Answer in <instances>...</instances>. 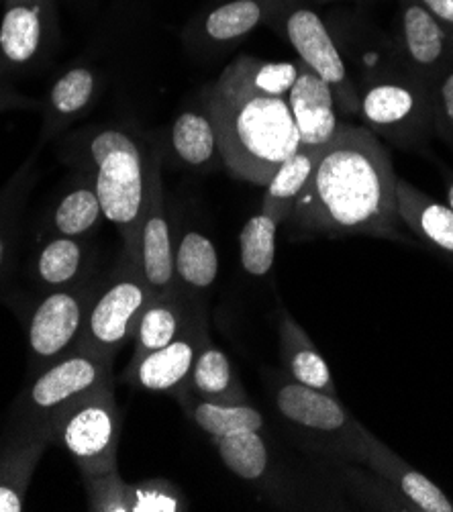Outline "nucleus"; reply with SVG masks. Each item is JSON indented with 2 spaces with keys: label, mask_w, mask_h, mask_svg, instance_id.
I'll return each instance as SVG.
<instances>
[{
  "label": "nucleus",
  "mask_w": 453,
  "mask_h": 512,
  "mask_svg": "<svg viewBox=\"0 0 453 512\" xmlns=\"http://www.w3.org/2000/svg\"><path fill=\"white\" fill-rule=\"evenodd\" d=\"M396 180L390 153L378 135L368 127L341 123L335 139L323 147L290 217L307 233L402 239Z\"/></svg>",
  "instance_id": "1"
},
{
  "label": "nucleus",
  "mask_w": 453,
  "mask_h": 512,
  "mask_svg": "<svg viewBox=\"0 0 453 512\" xmlns=\"http://www.w3.org/2000/svg\"><path fill=\"white\" fill-rule=\"evenodd\" d=\"M203 105L219 135L223 166L237 180L266 186L300 147L286 98L251 94L219 78Z\"/></svg>",
  "instance_id": "2"
},
{
  "label": "nucleus",
  "mask_w": 453,
  "mask_h": 512,
  "mask_svg": "<svg viewBox=\"0 0 453 512\" xmlns=\"http://www.w3.org/2000/svg\"><path fill=\"white\" fill-rule=\"evenodd\" d=\"M62 158L90 176L105 219L119 229L123 249L133 255L147 204L145 145L123 125H98L70 135Z\"/></svg>",
  "instance_id": "3"
},
{
  "label": "nucleus",
  "mask_w": 453,
  "mask_h": 512,
  "mask_svg": "<svg viewBox=\"0 0 453 512\" xmlns=\"http://www.w3.org/2000/svg\"><path fill=\"white\" fill-rule=\"evenodd\" d=\"M358 115L364 127L398 147L423 145L435 133L433 84L400 62L370 70L358 84Z\"/></svg>",
  "instance_id": "4"
},
{
  "label": "nucleus",
  "mask_w": 453,
  "mask_h": 512,
  "mask_svg": "<svg viewBox=\"0 0 453 512\" xmlns=\"http://www.w3.org/2000/svg\"><path fill=\"white\" fill-rule=\"evenodd\" d=\"M151 298L154 294L139 264L123 249L113 272L96 284L78 347L113 362L119 349L133 339L137 323Z\"/></svg>",
  "instance_id": "5"
},
{
  "label": "nucleus",
  "mask_w": 453,
  "mask_h": 512,
  "mask_svg": "<svg viewBox=\"0 0 453 512\" xmlns=\"http://www.w3.org/2000/svg\"><path fill=\"white\" fill-rule=\"evenodd\" d=\"M54 443L78 466L80 474L117 470L121 437V411L115 400V384H105L68 404L49 421Z\"/></svg>",
  "instance_id": "6"
},
{
  "label": "nucleus",
  "mask_w": 453,
  "mask_h": 512,
  "mask_svg": "<svg viewBox=\"0 0 453 512\" xmlns=\"http://www.w3.org/2000/svg\"><path fill=\"white\" fill-rule=\"evenodd\" d=\"M115 384L113 362L107 357L76 347L54 364L33 374L15 402L13 415L49 427V421L84 394Z\"/></svg>",
  "instance_id": "7"
},
{
  "label": "nucleus",
  "mask_w": 453,
  "mask_h": 512,
  "mask_svg": "<svg viewBox=\"0 0 453 512\" xmlns=\"http://www.w3.org/2000/svg\"><path fill=\"white\" fill-rule=\"evenodd\" d=\"M268 25L296 51L300 64L311 68L333 88L341 109L358 115V84L351 82L333 33L309 0H286Z\"/></svg>",
  "instance_id": "8"
},
{
  "label": "nucleus",
  "mask_w": 453,
  "mask_h": 512,
  "mask_svg": "<svg viewBox=\"0 0 453 512\" xmlns=\"http://www.w3.org/2000/svg\"><path fill=\"white\" fill-rule=\"evenodd\" d=\"M272 398L282 419L317 439H329L333 449L362 462L370 431L349 415L339 396L298 384L288 374L272 378Z\"/></svg>",
  "instance_id": "9"
},
{
  "label": "nucleus",
  "mask_w": 453,
  "mask_h": 512,
  "mask_svg": "<svg viewBox=\"0 0 453 512\" xmlns=\"http://www.w3.org/2000/svg\"><path fill=\"white\" fill-rule=\"evenodd\" d=\"M98 280H84L70 288L49 290L33 306L27 321L29 370L41 372L80 343L86 313Z\"/></svg>",
  "instance_id": "10"
},
{
  "label": "nucleus",
  "mask_w": 453,
  "mask_h": 512,
  "mask_svg": "<svg viewBox=\"0 0 453 512\" xmlns=\"http://www.w3.org/2000/svg\"><path fill=\"white\" fill-rule=\"evenodd\" d=\"M54 37V0H7L0 21V78L35 70Z\"/></svg>",
  "instance_id": "11"
},
{
  "label": "nucleus",
  "mask_w": 453,
  "mask_h": 512,
  "mask_svg": "<svg viewBox=\"0 0 453 512\" xmlns=\"http://www.w3.org/2000/svg\"><path fill=\"white\" fill-rule=\"evenodd\" d=\"M133 258L139 264L154 298L172 294L180 288L174 270V241L164 200L162 168L158 153L154 151H149L147 158V204Z\"/></svg>",
  "instance_id": "12"
},
{
  "label": "nucleus",
  "mask_w": 453,
  "mask_h": 512,
  "mask_svg": "<svg viewBox=\"0 0 453 512\" xmlns=\"http://www.w3.org/2000/svg\"><path fill=\"white\" fill-rule=\"evenodd\" d=\"M211 341L205 311L200 309L188 329L170 345L131 357V364L123 372V382L145 392L180 394L186 390L192 368L200 349Z\"/></svg>",
  "instance_id": "13"
},
{
  "label": "nucleus",
  "mask_w": 453,
  "mask_h": 512,
  "mask_svg": "<svg viewBox=\"0 0 453 512\" xmlns=\"http://www.w3.org/2000/svg\"><path fill=\"white\" fill-rule=\"evenodd\" d=\"M398 62L429 84L453 64V31L417 0H398Z\"/></svg>",
  "instance_id": "14"
},
{
  "label": "nucleus",
  "mask_w": 453,
  "mask_h": 512,
  "mask_svg": "<svg viewBox=\"0 0 453 512\" xmlns=\"http://www.w3.org/2000/svg\"><path fill=\"white\" fill-rule=\"evenodd\" d=\"M286 0H221L188 23L182 37L196 54H223L268 25Z\"/></svg>",
  "instance_id": "15"
},
{
  "label": "nucleus",
  "mask_w": 453,
  "mask_h": 512,
  "mask_svg": "<svg viewBox=\"0 0 453 512\" xmlns=\"http://www.w3.org/2000/svg\"><path fill=\"white\" fill-rule=\"evenodd\" d=\"M54 445L47 425L11 417L0 437V512H21L39 459Z\"/></svg>",
  "instance_id": "16"
},
{
  "label": "nucleus",
  "mask_w": 453,
  "mask_h": 512,
  "mask_svg": "<svg viewBox=\"0 0 453 512\" xmlns=\"http://www.w3.org/2000/svg\"><path fill=\"white\" fill-rule=\"evenodd\" d=\"M286 102L300 137V147L323 149L335 139L341 127L335 109V92L305 64L298 66V76Z\"/></svg>",
  "instance_id": "17"
},
{
  "label": "nucleus",
  "mask_w": 453,
  "mask_h": 512,
  "mask_svg": "<svg viewBox=\"0 0 453 512\" xmlns=\"http://www.w3.org/2000/svg\"><path fill=\"white\" fill-rule=\"evenodd\" d=\"M362 464L392 484L413 506L423 512H453V502L425 474L417 472L372 433L368 435Z\"/></svg>",
  "instance_id": "18"
},
{
  "label": "nucleus",
  "mask_w": 453,
  "mask_h": 512,
  "mask_svg": "<svg viewBox=\"0 0 453 512\" xmlns=\"http://www.w3.org/2000/svg\"><path fill=\"white\" fill-rule=\"evenodd\" d=\"M198 311L200 306L196 304L194 296L182 288L160 298H151L133 335V357H141L170 345L188 329Z\"/></svg>",
  "instance_id": "19"
},
{
  "label": "nucleus",
  "mask_w": 453,
  "mask_h": 512,
  "mask_svg": "<svg viewBox=\"0 0 453 512\" xmlns=\"http://www.w3.org/2000/svg\"><path fill=\"white\" fill-rule=\"evenodd\" d=\"M98 76L88 66H74L66 70L47 92L41 105L43 129L41 141L52 139L64 131L72 121L80 119L96 100Z\"/></svg>",
  "instance_id": "20"
},
{
  "label": "nucleus",
  "mask_w": 453,
  "mask_h": 512,
  "mask_svg": "<svg viewBox=\"0 0 453 512\" xmlns=\"http://www.w3.org/2000/svg\"><path fill=\"white\" fill-rule=\"evenodd\" d=\"M92 249L86 239L45 237L33 262V276L45 292L76 286L90 278Z\"/></svg>",
  "instance_id": "21"
},
{
  "label": "nucleus",
  "mask_w": 453,
  "mask_h": 512,
  "mask_svg": "<svg viewBox=\"0 0 453 512\" xmlns=\"http://www.w3.org/2000/svg\"><path fill=\"white\" fill-rule=\"evenodd\" d=\"M398 217L417 237L453 255V211L445 202L421 192L407 180H396Z\"/></svg>",
  "instance_id": "22"
},
{
  "label": "nucleus",
  "mask_w": 453,
  "mask_h": 512,
  "mask_svg": "<svg viewBox=\"0 0 453 512\" xmlns=\"http://www.w3.org/2000/svg\"><path fill=\"white\" fill-rule=\"evenodd\" d=\"M168 143L172 156L190 170L209 172L223 166L219 135L205 105L203 109L182 111L174 119Z\"/></svg>",
  "instance_id": "23"
},
{
  "label": "nucleus",
  "mask_w": 453,
  "mask_h": 512,
  "mask_svg": "<svg viewBox=\"0 0 453 512\" xmlns=\"http://www.w3.org/2000/svg\"><path fill=\"white\" fill-rule=\"evenodd\" d=\"M105 219L103 204L90 176L82 174L58 196L52 211L45 217V237L86 239Z\"/></svg>",
  "instance_id": "24"
},
{
  "label": "nucleus",
  "mask_w": 453,
  "mask_h": 512,
  "mask_svg": "<svg viewBox=\"0 0 453 512\" xmlns=\"http://www.w3.org/2000/svg\"><path fill=\"white\" fill-rule=\"evenodd\" d=\"M280 349L286 374L298 384L339 396L327 360L315 347L307 331L286 311L280 317Z\"/></svg>",
  "instance_id": "25"
},
{
  "label": "nucleus",
  "mask_w": 453,
  "mask_h": 512,
  "mask_svg": "<svg viewBox=\"0 0 453 512\" xmlns=\"http://www.w3.org/2000/svg\"><path fill=\"white\" fill-rule=\"evenodd\" d=\"M186 417L213 439L241 431H262L264 417L249 402H215L200 398L188 390L176 394Z\"/></svg>",
  "instance_id": "26"
},
{
  "label": "nucleus",
  "mask_w": 453,
  "mask_h": 512,
  "mask_svg": "<svg viewBox=\"0 0 453 512\" xmlns=\"http://www.w3.org/2000/svg\"><path fill=\"white\" fill-rule=\"evenodd\" d=\"M323 149H309L298 147L292 156L276 170V174L266 184V194L262 200L260 213L272 217L278 225L286 219H290L294 204L305 192L313 170L317 166V160Z\"/></svg>",
  "instance_id": "27"
},
{
  "label": "nucleus",
  "mask_w": 453,
  "mask_h": 512,
  "mask_svg": "<svg viewBox=\"0 0 453 512\" xmlns=\"http://www.w3.org/2000/svg\"><path fill=\"white\" fill-rule=\"evenodd\" d=\"M186 390L215 402H247L245 388L231 366L229 355L213 341H207L200 349Z\"/></svg>",
  "instance_id": "28"
},
{
  "label": "nucleus",
  "mask_w": 453,
  "mask_h": 512,
  "mask_svg": "<svg viewBox=\"0 0 453 512\" xmlns=\"http://www.w3.org/2000/svg\"><path fill=\"white\" fill-rule=\"evenodd\" d=\"M176 280L188 294L209 290L219 274V255L211 237L190 229L174 245Z\"/></svg>",
  "instance_id": "29"
},
{
  "label": "nucleus",
  "mask_w": 453,
  "mask_h": 512,
  "mask_svg": "<svg viewBox=\"0 0 453 512\" xmlns=\"http://www.w3.org/2000/svg\"><path fill=\"white\" fill-rule=\"evenodd\" d=\"M298 66L300 62H266L251 56H239L219 78L251 94L286 98L296 82Z\"/></svg>",
  "instance_id": "30"
},
{
  "label": "nucleus",
  "mask_w": 453,
  "mask_h": 512,
  "mask_svg": "<svg viewBox=\"0 0 453 512\" xmlns=\"http://www.w3.org/2000/svg\"><path fill=\"white\" fill-rule=\"evenodd\" d=\"M213 443L225 468L237 478L245 482H258L266 476L270 455L262 431H241L213 439Z\"/></svg>",
  "instance_id": "31"
},
{
  "label": "nucleus",
  "mask_w": 453,
  "mask_h": 512,
  "mask_svg": "<svg viewBox=\"0 0 453 512\" xmlns=\"http://www.w3.org/2000/svg\"><path fill=\"white\" fill-rule=\"evenodd\" d=\"M276 233L278 223L264 213L254 215L243 225L239 233V260L249 276L264 278L272 270L276 260Z\"/></svg>",
  "instance_id": "32"
},
{
  "label": "nucleus",
  "mask_w": 453,
  "mask_h": 512,
  "mask_svg": "<svg viewBox=\"0 0 453 512\" xmlns=\"http://www.w3.org/2000/svg\"><path fill=\"white\" fill-rule=\"evenodd\" d=\"M88 508L92 512H131V484H127L119 468L103 474H82Z\"/></svg>",
  "instance_id": "33"
},
{
  "label": "nucleus",
  "mask_w": 453,
  "mask_h": 512,
  "mask_svg": "<svg viewBox=\"0 0 453 512\" xmlns=\"http://www.w3.org/2000/svg\"><path fill=\"white\" fill-rule=\"evenodd\" d=\"M188 498L166 478H149L131 484V512H186Z\"/></svg>",
  "instance_id": "34"
},
{
  "label": "nucleus",
  "mask_w": 453,
  "mask_h": 512,
  "mask_svg": "<svg viewBox=\"0 0 453 512\" xmlns=\"http://www.w3.org/2000/svg\"><path fill=\"white\" fill-rule=\"evenodd\" d=\"M29 180L25 170H21L0 192V274L7 268L13 251V241L17 235V217L21 211V202L25 196Z\"/></svg>",
  "instance_id": "35"
},
{
  "label": "nucleus",
  "mask_w": 453,
  "mask_h": 512,
  "mask_svg": "<svg viewBox=\"0 0 453 512\" xmlns=\"http://www.w3.org/2000/svg\"><path fill=\"white\" fill-rule=\"evenodd\" d=\"M435 133L453 147V64L433 82Z\"/></svg>",
  "instance_id": "36"
},
{
  "label": "nucleus",
  "mask_w": 453,
  "mask_h": 512,
  "mask_svg": "<svg viewBox=\"0 0 453 512\" xmlns=\"http://www.w3.org/2000/svg\"><path fill=\"white\" fill-rule=\"evenodd\" d=\"M43 102L29 98L11 86H7L3 80H0V113L7 111H29V109H41Z\"/></svg>",
  "instance_id": "37"
},
{
  "label": "nucleus",
  "mask_w": 453,
  "mask_h": 512,
  "mask_svg": "<svg viewBox=\"0 0 453 512\" xmlns=\"http://www.w3.org/2000/svg\"><path fill=\"white\" fill-rule=\"evenodd\" d=\"M453 31V0H417Z\"/></svg>",
  "instance_id": "38"
},
{
  "label": "nucleus",
  "mask_w": 453,
  "mask_h": 512,
  "mask_svg": "<svg viewBox=\"0 0 453 512\" xmlns=\"http://www.w3.org/2000/svg\"><path fill=\"white\" fill-rule=\"evenodd\" d=\"M445 204L447 207L453 211V178L449 180V184H447V194H445Z\"/></svg>",
  "instance_id": "39"
},
{
  "label": "nucleus",
  "mask_w": 453,
  "mask_h": 512,
  "mask_svg": "<svg viewBox=\"0 0 453 512\" xmlns=\"http://www.w3.org/2000/svg\"><path fill=\"white\" fill-rule=\"evenodd\" d=\"M315 3H327V0H315Z\"/></svg>",
  "instance_id": "40"
}]
</instances>
